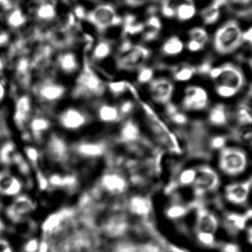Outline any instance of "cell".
<instances>
[{
	"label": "cell",
	"instance_id": "obj_1",
	"mask_svg": "<svg viewBox=\"0 0 252 252\" xmlns=\"http://www.w3.org/2000/svg\"><path fill=\"white\" fill-rule=\"evenodd\" d=\"M107 86L85 61L72 90L73 97L76 100L98 98L104 94Z\"/></svg>",
	"mask_w": 252,
	"mask_h": 252
},
{
	"label": "cell",
	"instance_id": "obj_2",
	"mask_svg": "<svg viewBox=\"0 0 252 252\" xmlns=\"http://www.w3.org/2000/svg\"><path fill=\"white\" fill-rule=\"evenodd\" d=\"M243 43V32L238 22L234 20H230L223 24L214 37L215 49L221 55L233 53Z\"/></svg>",
	"mask_w": 252,
	"mask_h": 252
},
{
	"label": "cell",
	"instance_id": "obj_3",
	"mask_svg": "<svg viewBox=\"0 0 252 252\" xmlns=\"http://www.w3.org/2000/svg\"><path fill=\"white\" fill-rule=\"evenodd\" d=\"M36 207L35 200L25 192L7 202L2 214L9 224L21 223L35 212Z\"/></svg>",
	"mask_w": 252,
	"mask_h": 252
},
{
	"label": "cell",
	"instance_id": "obj_4",
	"mask_svg": "<svg viewBox=\"0 0 252 252\" xmlns=\"http://www.w3.org/2000/svg\"><path fill=\"white\" fill-rule=\"evenodd\" d=\"M140 104L147 115L150 127L159 140V142L162 143L171 152L179 153L180 148L179 142L174 133L170 130L149 105L141 101Z\"/></svg>",
	"mask_w": 252,
	"mask_h": 252
},
{
	"label": "cell",
	"instance_id": "obj_5",
	"mask_svg": "<svg viewBox=\"0 0 252 252\" xmlns=\"http://www.w3.org/2000/svg\"><path fill=\"white\" fill-rule=\"evenodd\" d=\"M26 181L14 170L0 167V199L7 202L26 192Z\"/></svg>",
	"mask_w": 252,
	"mask_h": 252
},
{
	"label": "cell",
	"instance_id": "obj_6",
	"mask_svg": "<svg viewBox=\"0 0 252 252\" xmlns=\"http://www.w3.org/2000/svg\"><path fill=\"white\" fill-rule=\"evenodd\" d=\"M248 159L245 152L234 147H224L219 156V166L222 172L236 176L246 170Z\"/></svg>",
	"mask_w": 252,
	"mask_h": 252
},
{
	"label": "cell",
	"instance_id": "obj_7",
	"mask_svg": "<svg viewBox=\"0 0 252 252\" xmlns=\"http://www.w3.org/2000/svg\"><path fill=\"white\" fill-rule=\"evenodd\" d=\"M91 122L90 113L82 108L68 107L59 113L57 122L63 130L76 132L85 128Z\"/></svg>",
	"mask_w": 252,
	"mask_h": 252
},
{
	"label": "cell",
	"instance_id": "obj_8",
	"mask_svg": "<svg viewBox=\"0 0 252 252\" xmlns=\"http://www.w3.org/2000/svg\"><path fill=\"white\" fill-rule=\"evenodd\" d=\"M66 93L65 86L54 79H46L36 86L35 94L41 103L54 104L63 99Z\"/></svg>",
	"mask_w": 252,
	"mask_h": 252
},
{
	"label": "cell",
	"instance_id": "obj_9",
	"mask_svg": "<svg viewBox=\"0 0 252 252\" xmlns=\"http://www.w3.org/2000/svg\"><path fill=\"white\" fill-rule=\"evenodd\" d=\"M89 21L100 31L122 24L114 7L110 4L100 5L89 14Z\"/></svg>",
	"mask_w": 252,
	"mask_h": 252
},
{
	"label": "cell",
	"instance_id": "obj_10",
	"mask_svg": "<svg viewBox=\"0 0 252 252\" xmlns=\"http://www.w3.org/2000/svg\"><path fill=\"white\" fill-rule=\"evenodd\" d=\"M219 185V175L211 167L202 165L196 170V176L192 185L194 193L197 196L216 191Z\"/></svg>",
	"mask_w": 252,
	"mask_h": 252
},
{
	"label": "cell",
	"instance_id": "obj_11",
	"mask_svg": "<svg viewBox=\"0 0 252 252\" xmlns=\"http://www.w3.org/2000/svg\"><path fill=\"white\" fill-rule=\"evenodd\" d=\"M43 144L49 159L58 164L67 159L70 150H71L65 138L58 133L51 132Z\"/></svg>",
	"mask_w": 252,
	"mask_h": 252
},
{
	"label": "cell",
	"instance_id": "obj_12",
	"mask_svg": "<svg viewBox=\"0 0 252 252\" xmlns=\"http://www.w3.org/2000/svg\"><path fill=\"white\" fill-rule=\"evenodd\" d=\"M219 68V75L215 79L217 85L227 86L238 93L245 84L243 71L238 66L230 63L224 64Z\"/></svg>",
	"mask_w": 252,
	"mask_h": 252
},
{
	"label": "cell",
	"instance_id": "obj_13",
	"mask_svg": "<svg viewBox=\"0 0 252 252\" xmlns=\"http://www.w3.org/2000/svg\"><path fill=\"white\" fill-rule=\"evenodd\" d=\"M151 53L149 49L140 45H134L118 59V67L123 70H132L143 66L146 61L149 59Z\"/></svg>",
	"mask_w": 252,
	"mask_h": 252
},
{
	"label": "cell",
	"instance_id": "obj_14",
	"mask_svg": "<svg viewBox=\"0 0 252 252\" xmlns=\"http://www.w3.org/2000/svg\"><path fill=\"white\" fill-rule=\"evenodd\" d=\"M33 114V106L31 98L28 95H22L17 98L12 115L16 128L20 130L27 129Z\"/></svg>",
	"mask_w": 252,
	"mask_h": 252
},
{
	"label": "cell",
	"instance_id": "obj_15",
	"mask_svg": "<svg viewBox=\"0 0 252 252\" xmlns=\"http://www.w3.org/2000/svg\"><path fill=\"white\" fill-rule=\"evenodd\" d=\"M104 140L85 139L78 141L71 147V150L86 159H94L104 154L107 150Z\"/></svg>",
	"mask_w": 252,
	"mask_h": 252
},
{
	"label": "cell",
	"instance_id": "obj_16",
	"mask_svg": "<svg viewBox=\"0 0 252 252\" xmlns=\"http://www.w3.org/2000/svg\"><path fill=\"white\" fill-rule=\"evenodd\" d=\"M52 123L45 115L36 114L32 115L27 130L31 139L38 143H43L51 133Z\"/></svg>",
	"mask_w": 252,
	"mask_h": 252
},
{
	"label": "cell",
	"instance_id": "obj_17",
	"mask_svg": "<svg viewBox=\"0 0 252 252\" xmlns=\"http://www.w3.org/2000/svg\"><path fill=\"white\" fill-rule=\"evenodd\" d=\"M208 102V95L204 89L190 86L187 89L183 106L187 110H201L207 107Z\"/></svg>",
	"mask_w": 252,
	"mask_h": 252
},
{
	"label": "cell",
	"instance_id": "obj_18",
	"mask_svg": "<svg viewBox=\"0 0 252 252\" xmlns=\"http://www.w3.org/2000/svg\"><path fill=\"white\" fill-rule=\"evenodd\" d=\"M150 90L153 100L160 104L166 105L170 102L174 86L165 78H158L151 82Z\"/></svg>",
	"mask_w": 252,
	"mask_h": 252
},
{
	"label": "cell",
	"instance_id": "obj_19",
	"mask_svg": "<svg viewBox=\"0 0 252 252\" xmlns=\"http://www.w3.org/2000/svg\"><path fill=\"white\" fill-rule=\"evenodd\" d=\"M251 187V179L243 182L229 185L225 189L226 198L231 203L243 204L248 201Z\"/></svg>",
	"mask_w": 252,
	"mask_h": 252
},
{
	"label": "cell",
	"instance_id": "obj_20",
	"mask_svg": "<svg viewBox=\"0 0 252 252\" xmlns=\"http://www.w3.org/2000/svg\"><path fill=\"white\" fill-rule=\"evenodd\" d=\"M143 139L139 128L132 120L123 123L118 137L120 143L133 148L139 145Z\"/></svg>",
	"mask_w": 252,
	"mask_h": 252
},
{
	"label": "cell",
	"instance_id": "obj_21",
	"mask_svg": "<svg viewBox=\"0 0 252 252\" xmlns=\"http://www.w3.org/2000/svg\"><path fill=\"white\" fill-rule=\"evenodd\" d=\"M96 118L103 124H114L123 120L118 106L105 102H99L95 105Z\"/></svg>",
	"mask_w": 252,
	"mask_h": 252
},
{
	"label": "cell",
	"instance_id": "obj_22",
	"mask_svg": "<svg viewBox=\"0 0 252 252\" xmlns=\"http://www.w3.org/2000/svg\"><path fill=\"white\" fill-rule=\"evenodd\" d=\"M217 217L206 209L200 208L197 212L196 227L197 233L215 234L218 229Z\"/></svg>",
	"mask_w": 252,
	"mask_h": 252
},
{
	"label": "cell",
	"instance_id": "obj_23",
	"mask_svg": "<svg viewBox=\"0 0 252 252\" xmlns=\"http://www.w3.org/2000/svg\"><path fill=\"white\" fill-rule=\"evenodd\" d=\"M103 189L112 194L123 193L127 189V182L125 177L115 172L105 174L102 180Z\"/></svg>",
	"mask_w": 252,
	"mask_h": 252
},
{
	"label": "cell",
	"instance_id": "obj_24",
	"mask_svg": "<svg viewBox=\"0 0 252 252\" xmlns=\"http://www.w3.org/2000/svg\"><path fill=\"white\" fill-rule=\"evenodd\" d=\"M56 65L58 70L66 75H72L80 70L77 56L71 52L60 54L57 59Z\"/></svg>",
	"mask_w": 252,
	"mask_h": 252
},
{
	"label": "cell",
	"instance_id": "obj_25",
	"mask_svg": "<svg viewBox=\"0 0 252 252\" xmlns=\"http://www.w3.org/2000/svg\"><path fill=\"white\" fill-rule=\"evenodd\" d=\"M131 213L139 217H147L152 211V206L150 200L144 196L132 197L128 204Z\"/></svg>",
	"mask_w": 252,
	"mask_h": 252
},
{
	"label": "cell",
	"instance_id": "obj_26",
	"mask_svg": "<svg viewBox=\"0 0 252 252\" xmlns=\"http://www.w3.org/2000/svg\"><path fill=\"white\" fill-rule=\"evenodd\" d=\"M224 6L231 13L241 18H251L252 13V1H226Z\"/></svg>",
	"mask_w": 252,
	"mask_h": 252
},
{
	"label": "cell",
	"instance_id": "obj_27",
	"mask_svg": "<svg viewBox=\"0 0 252 252\" xmlns=\"http://www.w3.org/2000/svg\"><path fill=\"white\" fill-rule=\"evenodd\" d=\"M144 31H143V39L146 41L155 40L159 36L161 23L159 18L155 15H152L146 21Z\"/></svg>",
	"mask_w": 252,
	"mask_h": 252
},
{
	"label": "cell",
	"instance_id": "obj_28",
	"mask_svg": "<svg viewBox=\"0 0 252 252\" xmlns=\"http://www.w3.org/2000/svg\"><path fill=\"white\" fill-rule=\"evenodd\" d=\"M112 51V43L107 39H100L94 47L92 53V60L99 63L107 59Z\"/></svg>",
	"mask_w": 252,
	"mask_h": 252
},
{
	"label": "cell",
	"instance_id": "obj_29",
	"mask_svg": "<svg viewBox=\"0 0 252 252\" xmlns=\"http://www.w3.org/2000/svg\"><path fill=\"white\" fill-rule=\"evenodd\" d=\"M226 1H215L209 6L206 7L201 12V16L205 24L212 25L216 23L219 19L220 9L224 6Z\"/></svg>",
	"mask_w": 252,
	"mask_h": 252
},
{
	"label": "cell",
	"instance_id": "obj_30",
	"mask_svg": "<svg viewBox=\"0 0 252 252\" xmlns=\"http://www.w3.org/2000/svg\"><path fill=\"white\" fill-rule=\"evenodd\" d=\"M228 112L226 106L219 103L215 105L209 113V121L212 125L223 126L228 123Z\"/></svg>",
	"mask_w": 252,
	"mask_h": 252
},
{
	"label": "cell",
	"instance_id": "obj_31",
	"mask_svg": "<svg viewBox=\"0 0 252 252\" xmlns=\"http://www.w3.org/2000/svg\"><path fill=\"white\" fill-rule=\"evenodd\" d=\"M145 25L142 22H138L137 17L132 14H128L124 19L123 32L125 34H137L144 31Z\"/></svg>",
	"mask_w": 252,
	"mask_h": 252
},
{
	"label": "cell",
	"instance_id": "obj_32",
	"mask_svg": "<svg viewBox=\"0 0 252 252\" xmlns=\"http://www.w3.org/2000/svg\"><path fill=\"white\" fill-rule=\"evenodd\" d=\"M195 13H196V8L192 1L178 2L175 15L180 21H188L191 19Z\"/></svg>",
	"mask_w": 252,
	"mask_h": 252
},
{
	"label": "cell",
	"instance_id": "obj_33",
	"mask_svg": "<svg viewBox=\"0 0 252 252\" xmlns=\"http://www.w3.org/2000/svg\"><path fill=\"white\" fill-rule=\"evenodd\" d=\"M128 228V222L124 217L120 216L112 219L108 225L110 234L114 237L124 235L127 232Z\"/></svg>",
	"mask_w": 252,
	"mask_h": 252
},
{
	"label": "cell",
	"instance_id": "obj_34",
	"mask_svg": "<svg viewBox=\"0 0 252 252\" xmlns=\"http://www.w3.org/2000/svg\"><path fill=\"white\" fill-rule=\"evenodd\" d=\"M56 11L55 6L49 2L39 5L35 10L36 18L41 21L48 22L53 20L55 17Z\"/></svg>",
	"mask_w": 252,
	"mask_h": 252
},
{
	"label": "cell",
	"instance_id": "obj_35",
	"mask_svg": "<svg viewBox=\"0 0 252 252\" xmlns=\"http://www.w3.org/2000/svg\"><path fill=\"white\" fill-rule=\"evenodd\" d=\"M184 48V44L177 36H172L165 42L162 46V53L167 56H174L179 54Z\"/></svg>",
	"mask_w": 252,
	"mask_h": 252
},
{
	"label": "cell",
	"instance_id": "obj_36",
	"mask_svg": "<svg viewBox=\"0 0 252 252\" xmlns=\"http://www.w3.org/2000/svg\"><path fill=\"white\" fill-rule=\"evenodd\" d=\"M165 112L168 117L175 124L178 125H185L188 123V118L184 113L180 112L176 105L172 103H168L165 105Z\"/></svg>",
	"mask_w": 252,
	"mask_h": 252
},
{
	"label": "cell",
	"instance_id": "obj_37",
	"mask_svg": "<svg viewBox=\"0 0 252 252\" xmlns=\"http://www.w3.org/2000/svg\"><path fill=\"white\" fill-rule=\"evenodd\" d=\"M236 117L238 123L241 126H248L252 124V117L251 105L248 102L241 103L237 108Z\"/></svg>",
	"mask_w": 252,
	"mask_h": 252
},
{
	"label": "cell",
	"instance_id": "obj_38",
	"mask_svg": "<svg viewBox=\"0 0 252 252\" xmlns=\"http://www.w3.org/2000/svg\"><path fill=\"white\" fill-rule=\"evenodd\" d=\"M128 86H129V84L125 81L111 82L106 85L107 89L115 97H119L123 95L126 91L128 90Z\"/></svg>",
	"mask_w": 252,
	"mask_h": 252
},
{
	"label": "cell",
	"instance_id": "obj_39",
	"mask_svg": "<svg viewBox=\"0 0 252 252\" xmlns=\"http://www.w3.org/2000/svg\"><path fill=\"white\" fill-rule=\"evenodd\" d=\"M196 72V68L189 65H184L178 68L174 74L175 80L180 81H185L190 80L194 74Z\"/></svg>",
	"mask_w": 252,
	"mask_h": 252
},
{
	"label": "cell",
	"instance_id": "obj_40",
	"mask_svg": "<svg viewBox=\"0 0 252 252\" xmlns=\"http://www.w3.org/2000/svg\"><path fill=\"white\" fill-rule=\"evenodd\" d=\"M26 21V17L21 10L14 9L8 14L7 18V24L9 26L17 28L21 27Z\"/></svg>",
	"mask_w": 252,
	"mask_h": 252
},
{
	"label": "cell",
	"instance_id": "obj_41",
	"mask_svg": "<svg viewBox=\"0 0 252 252\" xmlns=\"http://www.w3.org/2000/svg\"><path fill=\"white\" fill-rule=\"evenodd\" d=\"M251 219V217L247 216H242V215L232 214L227 217V221L233 228L238 229H243L246 226L247 220L248 219Z\"/></svg>",
	"mask_w": 252,
	"mask_h": 252
},
{
	"label": "cell",
	"instance_id": "obj_42",
	"mask_svg": "<svg viewBox=\"0 0 252 252\" xmlns=\"http://www.w3.org/2000/svg\"><path fill=\"white\" fill-rule=\"evenodd\" d=\"M189 36L191 39L198 41L204 46L208 41V35H207L206 31L199 27L191 29L189 32Z\"/></svg>",
	"mask_w": 252,
	"mask_h": 252
},
{
	"label": "cell",
	"instance_id": "obj_43",
	"mask_svg": "<svg viewBox=\"0 0 252 252\" xmlns=\"http://www.w3.org/2000/svg\"><path fill=\"white\" fill-rule=\"evenodd\" d=\"M160 3H161V11L164 16L170 18L175 16L177 1H163L160 2Z\"/></svg>",
	"mask_w": 252,
	"mask_h": 252
},
{
	"label": "cell",
	"instance_id": "obj_44",
	"mask_svg": "<svg viewBox=\"0 0 252 252\" xmlns=\"http://www.w3.org/2000/svg\"><path fill=\"white\" fill-rule=\"evenodd\" d=\"M111 252H137V248L130 242L120 241L113 246Z\"/></svg>",
	"mask_w": 252,
	"mask_h": 252
},
{
	"label": "cell",
	"instance_id": "obj_45",
	"mask_svg": "<svg viewBox=\"0 0 252 252\" xmlns=\"http://www.w3.org/2000/svg\"><path fill=\"white\" fill-rule=\"evenodd\" d=\"M138 75V81L141 84L150 82L153 76V70L152 68L142 66L140 68Z\"/></svg>",
	"mask_w": 252,
	"mask_h": 252
},
{
	"label": "cell",
	"instance_id": "obj_46",
	"mask_svg": "<svg viewBox=\"0 0 252 252\" xmlns=\"http://www.w3.org/2000/svg\"><path fill=\"white\" fill-rule=\"evenodd\" d=\"M195 176H196V170L189 169L185 170L180 175V182L184 185L192 184Z\"/></svg>",
	"mask_w": 252,
	"mask_h": 252
},
{
	"label": "cell",
	"instance_id": "obj_47",
	"mask_svg": "<svg viewBox=\"0 0 252 252\" xmlns=\"http://www.w3.org/2000/svg\"><path fill=\"white\" fill-rule=\"evenodd\" d=\"M118 107L119 108L120 115L122 116L123 120L126 117L130 115L133 112V109H134V104L130 100L125 101V102L121 103L120 106H118Z\"/></svg>",
	"mask_w": 252,
	"mask_h": 252
},
{
	"label": "cell",
	"instance_id": "obj_48",
	"mask_svg": "<svg viewBox=\"0 0 252 252\" xmlns=\"http://www.w3.org/2000/svg\"><path fill=\"white\" fill-rule=\"evenodd\" d=\"M187 209L184 206H174L170 207L167 211L168 216L172 219H178L186 214Z\"/></svg>",
	"mask_w": 252,
	"mask_h": 252
},
{
	"label": "cell",
	"instance_id": "obj_49",
	"mask_svg": "<svg viewBox=\"0 0 252 252\" xmlns=\"http://www.w3.org/2000/svg\"><path fill=\"white\" fill-rule=\"evenodd\" d=\"M0 252H16L13 243L6 236L0 237Z\"/></svg>",
	"mask_w": 252,
	"mask_h": 252
},
{
	"label": "cell",
	"instance_id": "obj_50",
	"mask_svg": "<svg viewBox=\"0 0 252 252\" xmlns=\"http://www.w3.org/2000/svg\"><path fill=\"white\" fill-rule=\"evenodd\" d=\"M216 90L218 94L223 97H232L238 93L234 89L220 85H217Z\"/></svg>",
	"mask_w": 252,
	"mask_h": 252
},
{
	"label": "cell",
	"instance_id": "obj_51",
	"mask_svg": "<svg viewBox=\"0 0 252 252\" xmlns=\"http://www.w3.org/2000/svg\"><path fill=\"white\" fill-rule=\"evenodd\" d=\"M198 240L204 245H212L214 243V234L209 233H197Z\"/></svg>",
	"mask_w": 252,
	"mask_h": 252
},
{
	"label": "cell",
	"instance_id": "obj_52",
	"mask_svg": "<svg viewBox=\"0 0 252 252\" xmlns=\"http://www.w3.org/2000/svg\"><path fill=\"white\" fill-rule=\"evenodd\" d=\"M9 224L3 214L0 215V237L6 236L5 235L8 229Z\"/></svg>",
	"mask_w": 252,
	"mask_h": 252
},
{
	"label": "cell",
	"instance_id": "obj_53",
	"mask_svg": "<svg viewBox=\"0 0 252 252\" xmlns=\"http://www.w3.org/2000/svg\"><path fill=\"white\" fill-rule=\"evenodd\" d=\"M211 63L209 61L204 62L202 63L201 65L198 66V68H196V71H198L200 74H209L210 71H211L212 69Z\"/></svg>",
	"mask_w": 252,
	"mask_h": 252
},
{
	"label": "cell",
	"instance_id": "obj_54",
	"mask_svg": "<svg viewBox=\"0 0 252 252\" xmlns=\"http://www.w3.org/2000/svg\"><path fill=\"white\" fill-rule=\"evenodd\" d=\"M204 47L203 44L200 43L198 41L193 40V39H190L189 43H188V48H189V51L192 52L201 50Z\"/></svg>",
	"mask_w": 252,
	"mask_h": 252
},
{
	"label": "cell",
	"instance_id": "obj_55",
	"mask_svg": "<svg viewBox=\"0 0 252 252\" xmlns=\"http://www.w3.org/2000/svg\"><path fill=\"white\" fill-rule=\"evenodd\" d=\"M226 138L224 137H217L212 139V145L215 148H224V144H225Z\"/></svg>",
	"mask_w": 252,
	"mask_h": 252
},
{
	"label": "cell",
	"instance_id": "obj_56",
	"mask_svg": "<svg viewBox=\"0 0 252 252\" xmlns=\"http://www.w3.org/2000/svg\"><path fill=\"white\" fill-rule=\"evenodd\" d=\"M243 41L247 42L249 44H252V29L251 27L249 28L248 31L243 32Z\"/></svg>",
	"mask_w": 252,
	"mask_h": 252
},
{
	"label": "cell",
	"instance_id": "obj_57",
	"mask_svg": "<svg viewBox=\"0 0 252 252\" xmlns=\"http://www.w3.org/2000/svg\"><path fill=\"white\" fill-rule=\"evenodd\" d=\"M6 95V85L0 80V104L3 102Z\"/></svg>",
	"mask_w": 252,
	"mask_h": 252
},
{
	"label": "cell",
	"instance_id": "obj_58",
	"mask_svg": "<svg viewBox=\"0 0 252 252\" xmlns=\"http://www.w3.org/2000/svg\"><path fill=\"white\" fill-rule=\"evenodd\" d=\"M125 2L126 4L128 5V6L135 7L141 6V5H143L147 2L143 1H128Z\"/></svg>",
	"mask_w": 252,
	"mask_h": 252
}]
</instances>
